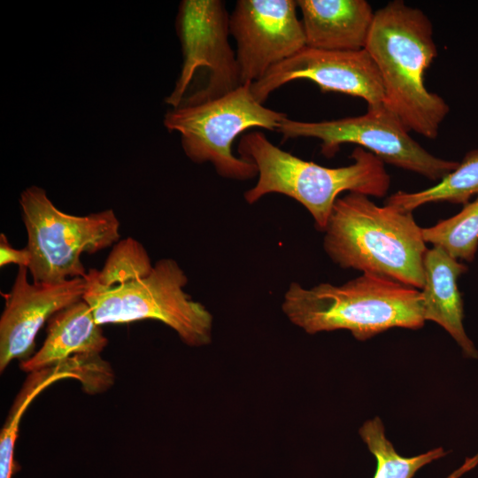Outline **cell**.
<instances>
[{"label":"cell","instance_id":"obj_10","mask_svg":"<svg viewBox=\"0 0 478 478\" xmlns=\"http://www.w3.org/2000/svg\"><path fill=\"white\" fill-rule=\"evenodd\" d=\"M294 0H238L229 15L241 83H253L306 46Z\"/></svg>","mask_w":478,"mask_h":478},{"label":"cell","instance_id":"obj_22","mask_svg":"<svg viewBox=\"0 0 478 478\" xmlns=\"http://www.w3.org/2000/svg\"><path fill=\"white\" fill-rule=\"evenodd\" d=\"M474 460L478 462V453L474 457Z\"/></svg>","mask_w":478,"mask_h":478},{"label":"cell","instance_id":"obj_9","mask_svg":"<svg viewBox=\"0 0 478 478\" xmlns=\"http://www.w3.org/2000/svg\"><path fill=\"white\" fill-rule=\"evenodd\" d=\"M277 132L283 139L316 138L321 153L333 157L343 143H353L374 154L384 163L440 181L459 162L437 158L410 135L400 119L385 104L370 106L365 114L318 122L285 118Z\"/></svg>","mask_w":478,"mask_h":478},{"label":"cell","instance_id":"obj_1","mask_svg":"<svg viewBox=\"0 0 478 478\" xmlns=\"http://www.w3.org/2000/svg\"><path fill=\"white\" fill-rule=\"evenodd\" d=\"M365 49L381 73L385 105L409 131L436 139L450 108L425 86V73L437 56L428 17L402 0L389 2L375 11Z\"/></svg>","mask_w":478,"mask_h":478},{"label":"cell","instance_id":"obj_18","mask_svg":"<svg viewBox=\"0 0 478 478\" xmlns=\"http://www.w3.org/2000/svg\"><path fill=\"white\" fill-rule=\"evenodd\" d=\"M73 378L72 372L65 365H57L31 373L10 412L0 434V478H12L17 470L14 461V446L18 437L19 421L32 400L51 383Z\"/></svg>","mask_w":478,"mask_h":478},{"label":"cell","instance_id":"obj_6","mask_svg":"<svg viewBox=\"0 0 478 478\" xmlns=\"http://www.w3.org/2000/svg\"><path fill=\"white\" fill-rule=\"evenodd\" d=\"M31 254L33 282L61 283L87 274L83 253H96L119 241L120 221L112 209L74 216L58 209L37 186L19 197Z\"/></svg>","mask_w":478,"mask_h":478},{"label":"cell","instance_id":"obj_17","mask_svg":"<svg viewBox=\"0 0 478 478\" xmlns=\"http://www.w3.org/2000/svg\"><path fill=\"white\" fill-rule=\"evenodd\" d=\"M359 435L377 461L373 478H412L418 470L430 462L443 457L442 447L414 456L403 457L386 438L384 426L379 417L366 421Z\"/></svg>","mask_w":478,"mask_h":478},{"label":"cell","instance_id":"obj_5","mask_svg":"<svg viewBox=\"0 0 478 478\" xmlns=\"http://www.w3.org/2000/svg\"><path fill=\"white\" fill-rule=\"evenodd\" d=\"M84 279L83 300L101 326L157 320L189 346L211 342L212 315L183 290L188 278L173 259H160L147 275L120 284L103 285L89 272Z\"/></svg>","mask_w":478,"mask_h":478},{"label":"cell","instance_id":"obj_14","mask_svg":"<svg viewBox=\"0 0 478 478\" xmlns=\"http://www.w3.org/2000/svg\"><path fill=\"white\" fill-rule=\"evenodd\" d=\"M424 285L421 299L425 320L443 327L461 348L463 354L478 358V351L466 334L464 310L457 281L467 271L465 264L439 246L428 249L423 259Z\"/></svg>","mask_w":478,"mask_h":478},{"label":"cell","instance_id":"obj_3","mask_svg":"<svg viewBox=\"0 0 478 478\" xmlns=\"http://www.w3.org/2000/svg\"><path fill=\"white\" fill-rule=\"evenodd\" d=\"M282 310L309 334L346 329L360 341L392 328L419 329L426 321L418 289L369 274L341 286L305 289L293 282Z\"/></svg>","mask_w":478,"mask_h":478},{"label":"cell","instance_id":"obj_7","mask_svg":"<svg viewBox=\"0 0 478 478\" xmlns=\"http://www.w3.org/2000/svg\"><path fill=\"white\" fill-rule=\"evenodd\" d=\"M285 118V113L260 104L251 83H246L218 98L181 104L165 115L164 126L180 134L183 150L192 161L210 162L218 174L243 181L256 176L258 169L233 154L235 139L251 127L277 131Z\"/></svg>","mask_w":478,"mask_h":478},{"label":"cell","instance_id":"obj_11","mask_svg":"<svg viewBox=\"0 0 478 478\" xmlns=\"http://www.w3.org/2000/svg\"><path fill=\"white\" fill-rule=\"evenodd\" d=\"M298 79L314 82L324 92H340L362 98L370 106L384 104L381 73L366 49L324 50L305 46L251 83V90L253 96L264 104L272 92Z\"/></svg>","mask_w":478,"mask_h":478},{"label":"cell","instance_id":"obj_8","mask_svg":"<svg viewBox=\"0 0 478 478\" xmlns=\"http://www.w3.org/2000/svg\"><path fill=\"white\" fill-rule=\"evenodd\" d=\"M183 63L166 103L173 108L222 96L242 85L228 42L229 15L220 0H183L177 15Z\"/></svg>","mask_w":478,"mask_h":478},{"label":"cell","instance_id":"obj_20","mask_svg":"<svg viewBox=\"0 0 478 478\" xmlns=\"http://www.w3.org/2000/svg\"><path fill=\"white\" fill-rule=\"evenodd\" d=\"M152 267L145 248L127 237L115 244L102 270L91 268L89 272L99 283L112 286L147 275Z\"/></svg>","mask_w":478,"mask_h":478},{"label":"cell","instance_id":"obj_13","mask_svg":"<svg viewBox=\"0 0 478 478\" xmlns=\"http://www.w3.org/2000/svg\"><path fill=\"white\" fill-rule=\"evenodd\" d=\"M306 46L324 50L366 48L374 18L365 0H297Z\"/></svg>","mask_w":478,"mask_h":478},{"label":"cell","instance_id":"obj_16","mask_svg":"<svg viewBox=\"0 0 478 478\" xmlns=\"http://www.w3.org/2000/svg\"><path fill=\"white\" fill-rule=\"evenodd\" d=\"M475 194H478V149L468 151L459 166L435 186L417 192L397 191L386 199L385 204L412 212L428 203L466 204Z\"/></svg>","mask_w":478,"mask_h":478},{"label":"cell","instance_id":"obj_4","mask_svg":"<svg viewBox=\"0 0 478 478\" xmlns=\"http://www.w3.org/2000/svg\"><path fill=\"white\" fill-rule=\"evenodd\" d=\"M238 152L258 169L256 185L244 193L249 204L263 196L280 193L303 204L320 230L325 229L338 196L343 191L376 197H384L390 177L384 162L374 154L356 147L349 166L327 167L299 158L273 144L259 131L242 136Z\"/></svg>","mask_w":478,"mask_h":478},{"label":"cell","instance_id":"obj_19","mask_svg":"<svg viewBox=\"0 0 478 478\" xmlns=\"http://www.w3.org/2000/svg\"><path fill=\"white\" fill-rule=\"evenodd\" d=\"M423 239L456 259L471 262L478 248V197L456 215L422 228Z\"/></svg>","mask_w":478,"mask_h":478},{"label":"cell","instance_id":"obj_12","mask_svg":"<svg viewBox=\"0 0 478 478\" xmlns=\"http://www.w3.org/2000/svg\"><path fill=\"white\" fill-rule=\"evenodd\" d=\"M28 268L19 266L0 318V371L14 359H27L35 349L37 333L57 312L83 299L82 277L50 284L27 280Z\"/></svg>","mask_w":478,"mask_h":478},{"label":"cell","instance_id":"obj_2","mask_svg":"<svg viewBox=\"0 0 478 478\" xmlns=\"http://www.w3.org/2000/svg\"><path fill=\"white\" fill-rule=\"evenodd\" d=\"M324 231V249L341 267L422 289L428 248L411 212L349 192L335 200Z\"/></svg>","mask_w":478,"mask_h":478},{"label":"cell","instance_id":"obj_21","mask_svg":"<svg viewBox=\"0 0 478 478\" xmlns=\"http://www.w3.org/2000/svg\"><path fill=\"white\" fill-rule=\"evenodd\" d=\"M31 263V254L27 248L21 250L14 249L9 243L6 235H0V266L8 264H17L19 266L28 268Z\"/></svg>","mask_w":478,"mask_h":478},{"label":"cell","instance_id":"obj_15","mask_svg":"<svg viewBox=\"0 0 478 478\" xmlns=\"http://www.w3.org/2000/svg\"><path fill=\"white\" fill-rule=\"evenodd\" d=\"M108 343L101 325L83 299L57 312L49 320L47 336L41 349L20 364L34 373L57 366L78 355H99Z\"/></svg>","mask_w":478,"mask_h":478}]
</instances>
